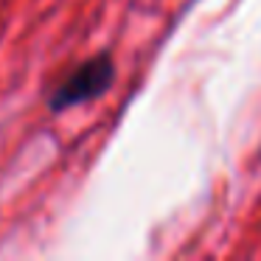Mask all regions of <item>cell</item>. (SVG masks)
Wrapping results in <instances>:
<instances>
[{
    "label": "cell",
    "instance_id": "cell-1",
    "mask_svg": "<svg viewBox=\"0 0 261 261\" xmlns=\"http://www.w3.org/2000/svg\"><path fill=\"white\" fill-rule=\"evenodd\" d=\"M115 82V59L107 51L96 54L93 59L82 62L79 68H73L48 96V110L51 113H65L73 110L79 104L96 101L113 87Z\"/></svg>",
    "mask_w": 261,
    "mask_h": 261
}]
</instances>
